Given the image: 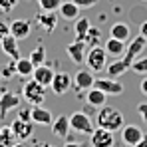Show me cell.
Here are the masks:
<instances>
[{"mask_svg": "<svg viewBox=\"0 0 147 147\" xmlns=\"http://www.w3.org/2000/svg\"><path fill=\"white\" fill-rule=\"evenodd\" d=\"M92 147H113L115 145V139H113V133L103 129V127H96L92 131Z\"/></svg>", "mask_w": 147, "mask_h": 147, "instance_id": "10", "label": "cell"}, {"mask_svg": "<svg viewBox=\"0 0 147 147\" xmlns=\"http://www.w3.org/2000/svg\"><path fill=\"white\" fill-rule=\"evenodd\" d=\"M36 22L42 26L46 32H54L56 26H58V16H56L54 12H46V10H42V12L36 14Z\"/></svg>", "mask_w": 147, "mask_h": 147, "instance_id": "18", "label": "cell"}, {"mask_svg": "<svg viewBox=\"0 0 147 147\" xmlns=\"http://www.w3.org/2000/svg\"><path fill=\"white\" fill-rule=\"evenodd\" d=\"M127 70H129V64H127L123 58H117L115 62H109L107 68H105L107 78H119V76H123Z\"/></svg>", "mask_w": 147, "mask_h": 147, "instance_id": "22", "label": "cell"}, {"mask_svg": "<svg viewBox=\"0 0 147 147\" xmlns=\"http://www.w3.org/2000/svg\"><path fill=\"white\" fill-rule=\"evenodd\" d=\"M139 34L147 40V20H145V22H141V26H139Z\"/></svg>", "mask_w": 147, "mask_h": 147, "instance_id": "37", "label": "cell"}, {"mask_svg": "<svg viewBox=\"0 0 147 147\" xmlns=\"http://www.w3.org/2000/svg\"><path fill=\"white\" fill-rule=\"evenodd\" d=\"M84 111H86L88 115H92V113H94V105H90V103H88V105L84 107Z\"/></svg>", "mask_w": 147, "mask_h": 147, "instance_id": "41", "label": "cell"}, {"mask_svg": "<svg viewBox=\"0 0 147 147\" xmlns=\"http://www.w3.org/2000/svg\"><path fill=\"white\" fill-rule=\"evenodd\" d=\"M0 80H2V76H0Z\"/></svg>", "mask_w": 147, "mask_h": 147, "instance_id": "43", "label": "cell"}, {"mask_svg": "<svg viewBox=\"0 0 147 147\" xmlns=\"http://www.w3.org/2000/svg\"><path fill=\"white\" fill-rule=\"evenodd\" d=\"M14 66H16V76H20V78H32L34 64L30 62V58H18V60H14Z\"/></svg>", "mask_w": 147, "mask_h": 147, "instance_id": "24", "label": "cell"}, {"mask_svg": "<svg viewBox=\"0 0 147 147\" xmlns=\"http://www.w3.org/2000/svg\"><path fill=\"white\" fill-rule=\"evenodd\" d=\"M139 90H141V94H143V96H147V78H143V80H141Z\"/></svg>", "mask_w": 147, "mask_h": 147, "instance_id": "38", "label": "cell"}, {"mask_svg": "<svg viewBox=\"0 0 147 147\" xmlns=\"http://www.w3.org/2000/svg\"><path fill=\"white\" fill-rule=\"evenodd\" d=\"M99 38H101V32H99L98 28H94V26H92V28L88 30V34H86L84 42H86V46H90V48H92V46H98V44H99Z\"/></svg>", "mask_w": 147, "mask_h": 147, "instance_id": "28", "label": "cell"}, {"mask_svg": "<svg viewBox=\"0 0 147 147\" xmlns=\"http://www.w3.org/2000/svg\"><path fill=\"white\" fill-rule=\"evenodd\" d=\"M96 121H98V127H103V129H107V131H111V133L121 131V127L125 125L123 113L117 107H111V105H101V107H99Z\"/></svg>", "mask_w": 147, "mask_h": 147, "instance_id": "1", "label": "cell"}, {"mask_svg": "<svg viewBox=\"0 0 147 147\" xmlns=\"http://www.w3.org/2000/svg\"><path fill=\"white\" fill-rule=\"evenodd\" d=\"M20 105V98L14 92H2L0 94V115H6L10 109H16Z\"/></svg>", "mask_w": 147, "mask_h": 147, "instance_id": "15", "label": "cell"}, {"mask_svg": "<svg viewBox=\"0 0 147 147\" xmlns=\"http://www.w3.org/2000/svg\"><path fill=\"white\" fill-rule=\"evenodd\" d=\"M54 117L48 107L44 105H32V123L34 125H52Z\"/></svg>", "mask_w": 147, "mask_h": 147, "instance_id": "16", "label": "cell"}, {"mask_svg": "<svg viewBox=\"0 0 147 147\" xmlns=\"http://www.w3.org/2000/svg\"><path fill=\"white\" fill-rule=\"evenodd\" d=\"M72 86H74V78L66 72H56L52 78V84H50V88L54 90L56 96H64Z\"/></svg>", "mask_w": 147, "mask_h": 147, "instance_id": "6", "label": "cell"}, {"mask_svg": "<svg viewBox=\"0 0 147 147\" xmlns=\"http://www.w3.org/2000/svg\"><path fill=\"white\" fill-rule=\"evenodd\" d=\"M70 129H74L76 133H84V135H92V131L96 129L92 117L86 111H76L70 115Z\"/></svg>", "mask_w": 147, "mask_h": 147, "instance_id": "4", "label": "cell"}, {"mask_svg": "<svg viewBox=\"0 0 147 147\" xmlns=\"http://www.w3.org/2000/svg\"><path fill=\"white\" fill-rule=\"evenodd\" d=\"M54 74H56V72L50 68L48 64H40V66H36V68H34V74H32V78H34V80L40 84V86H44V88H50Z\"/></svg>", "mask_w": 147, "mask_h": 147, "instance_id": "14", "label": "cell"}, {"mask_svg": "<svg viewBox=\"0 0 147 147\" xmlns=\"http://www.w3.org/2000/svg\"><path fill=\"white\" fill-rule=\"evenodd\" d=\"M16 4H18V0H0V10H2L4 14H8V12L14 10Z\"/></svg>", "mask_w": 147, "mask_h": 147, "instance_id": "31", "label": "cell"}, {"mask_svg": "<svg viewBox=\"0 0 147 147\" xmlns=\"http://www.w3.org/2000/svg\"><path fill=\"white\" fill-rule=\"evenodd\" d=\"M72 78H74V88L80 90V92H88L96 84V76H94V72L90 68L88 70H78Z\"/></svg>", "mask_w": 147, "mask_h": 147, "instance_id": "7", "label": "cell"}, {"mask_svg": "<svg viewBox=\"0 0 147 147\" xmlns=\"http://www.w3.org/2000/svg\"><path fill=\"white\" fill-rule=\"evenodd\" d=\"M0 76H4L6 80H8V78H12V76H16V66H14V62H12L8 68H4V72L0 74Z\"/></svg>", "mask_w": 147, "mask_h": 147, "instance_id": "34", "label": "cell"}, {"mask_svg": "<svg viewBox=\"0 0 147 147\" xmlns=\"http://www.w3.org/2000/svg\"><path fill=\"white\" fill-rule=\"evenodd\" d=\"M135 147H147V133H143V137H141V141L137 143Z\"/></svg>", "mask_w": 147, "mask_h": 147, "instance_id": "39", "label": "cell"}, {"mask_svg": "<svg viewBox=\"0 0 147 147\" xmlns=\"http://www.w3.org/2000/svg\"><path fill=\"white\" fill-rule=\"evenodd\" d=\"M0 48H2V52H4L12 62L20 58V46H18V40H16L12 34H8V36H4V38L0 40Z\"/></svg>", "mask_w": 147, "mask_h": 147, "instance_id": "12", "label": "cell"}, {"mask_svg": "<svg viewBox=\"0 0 147 147\" xmlns=\"http://www.w3.org/2000/svg\"><path fill=\"white\" fill-rule=\"evenodd\" d=\"M38 4H40V8L46 10V12H56V10L60 8L62 0H38Z\"/></svg>", "mask_w": 147, "mask_h": 147, "instance_id": "30", "label": "cell"}, {"mask_svg": "<svg viewBox=\"0 0 147 147\" xmlns=\"http://www.w3.org/2000/svg\"><path fill=\"white\" fill-rule=\"evenodd\" d=\"M80 8H92V6H96L98 4V0H74Z\"/></svg>", "mask_w": 147, "mask_h": 147, "instance_id": "35", "label": "cell"}, {"mask_svg": "<svg viewBox=\"0 0 147 147\" xmlns=\"http://www.w3.org/2000/svg\"><path fill=\"white\" fill-rule=\"evenodd\" d=\"M147 48V40L139 34V36H135L129 44H125V54H123V60L129 64V68H131V62L135 60V58H139V54Z\"/></svg>", "mask_w": 147, "mask_h": 147, "instance_id": "5", "label": "cell"}, {"mask_svg": "<svg viewBox=\"0 0 147 147\" xmlns=\"http://www.w3.org/2000/svg\"><path fill=\"white\" fill-rule=\"evenodd\" d=\"M64 147H86V145H84V143H74V141H68Z\"/></svg>", "mask_w": 147, "mask_h": 147, "instance_id": "40", "label": "cell"}, {"mask_svg": "<svg viewBox=\"0 0 147 147\" xmlns=\"http://www.w3.org/2000/svg\"><path fill=\"white\" fill-rule=\"evenodd\" d=\"M125 44H127V42H121V40L111 38V36H109V40L103 44V48H105V52H107V56L123 58V54H125Z\"/></svg>", "mask_w": 147, "mask_h": 147, "instance_id": "20", "label": "cell"}, {"mask_svg": "<svg viewBox=\"0 0 147 147\" xmlns=\"http://www.w3.org/2000/svg\"><path fill=\"white\" fill-rule=\"evenodd\" d=\"M80 6L74 2V0H68V2H62L60 8H58V14L64 18V20H76L80 16Z\"/></svg>", "mask_w": 147, "mask_h": 147, "instance_id": "19", "label": "cell"}, {"mask_svg": "<svg viewBox=\"0 0 147 147\" xmlns=\"http://www.w3.org/2000/svg\"><path fill=\"white\" fill-rule=\"evenodd\" d=\"M86 64L92 72H103L107 68V52L103 46H92L88 56H86Z\"/></svg>", "mask_w": 147, "mask_h": 147, "instance_id": "3", "label": "cell"}, {"mask_svg": "<svg viewBox=\"0 0 147 147\" xmlns=\"http://www.w3.org/2000/svg\"><path fill=\"white\" fill-rule=\"evenodd\" d=\"M137 113L141 115V119H143V123L147 125V101H143V103H137Z\"/></svg>", "mask_w": 147, "mask_h": 147, "instance_id": "32", "label": "cell"}, {"mask_svg": "<svg viewBox=\"0 0 147 147\" xmlns=\"http://www.w3.org/2000/svg\"><path fill=\"white\" fill-rule=\"evenodd\" d=\"M28 58H30V62L34 64V68L40 66V64H46V46H44V44H38L36 48L30 52Z\"/></svg>", "mask_w": 147, "mask_h": 147, "instance_id": "26", "label": "cell"}, {"mask_svg": "<svg viewBox=\"0 0 147 147\" xmlns=\"http://www.w3.org/2000/svg\"><path fill=\"white\" fill-rule=\"evenodd\" d=\"M143 137V131L139 125H123L121 127V141L125 147H135Z\"/></svg>", "mask_w": 147, "mask_h": 147, "instance_id": "9", "label": "cell"}, {"mask_svg": "<svg viewBox=\"0 0 147 147\" xmlns=\"http://www.w3.org/2000/svg\"><path fill=\"white\" fill-rule=\"evenodd\" d=\"M10 34L20 42V40H26L28 36H30V32H32V24H30V20H26V18H16V20H12L10 22Z\"/></svg>", "mask_w": 147, "mask_h": 147, "instance_id": "11", "label": "cell"}, {"mask_svg": "<svg viewBox=\"0 0 147 147\" xmlns=\"http://www.w3.org/2000/svg\"><path fill=\"white\" fill-rule=\"evenodd\" d=\"M12 131H14L16 137H20V139L24 141V139H28V137L32 135L34 123L32 121H24V119H16V121L12 123Z\"/></svg>", "mask_w": 147, "mask_h": 147, "instance_id": "21", "label": "cell"}, {"mask_svg": "<svg viewBox=\"0 0 147 147\" xmlns=\"http://www.w3.org/2000/svg\"><path fill=\"white\" fill-rule=\"evenodd\" d=\"M44 86H40L34 78L28 80L24 86H22V98L30 103V105H42L44 99H46V94H44Z\"/></svg>", "mask_w": 147, "mask_h": 147, "instance_id": "2", "label": "cell"}, {"mask_svg": "<svg viewBox=\"0 0 147 147\" xmlns=\"http://www.w3.org/2000/svg\"><path fill=\"white\" fill-rule=\"evenodd\" d=\"M66 54L70 56L74 64H82L86 58V42L84 40H74L66 46Z\"/></svg>", "mask_w": 147, "mask_h": 147, "instance_id": "13", "label": "cell"}, {"mask_svg": "<svg viewBox=\"0 0 147 147\" xmlns=\"http://www.w3.org/2000/svg\"><path fill=\"white\" fill-rule=\"evenodd\" d=\"M18 119L32 121V107H30V109H18Z\"/></svg>", "mask_w": 147, "mask_h": 147, "instance_id": "33", "label": "cell"}, {"mask_svg": "<svg viewBox=\"0 0 147 147\" xmlns=\"http://www.w3.org/2000/svg\"><path fill=\"white\" fill-rule=\"evenodd\" d=\"M109 36H111V38H117V40H121V42H129L131 30H129V26L125 24V22H115V24L109 28Z\"/></svg>", "mask_w": 147, "mask_h": 147, "instance_id": "23", "label": "cell"}, {"mask_svg": "<svg viewBox=\"0 0 147 147\" xmlns=\"http://www.w3.org/2000/svg\"><path fill=\"white\" fill-rule=\"evenodd\" d=\"M94 88L101 90V92L107 94V96H119V94H123V86L115 78H96Z\"/></svg>", "mask_w": 147, "mask_h": 147, "instance_id": "8", "label": "cell"}, {"mask_svg": "<svg viewBox=\"0 0 147 147\" xmlns=\"http://www.w3.org/2000/svg\"><path fill=\"white\" fill-rule=\"evenodd\" d=\"M8 34H10V26L6 24L4 20H0V40H2L4 36H8Z\"/></svg>", "mask_w": 147, "mask_h": 147, "instance_id": "36", "label": "cell"}, {"mask_svg": "<svg viewBox=\"0 0 147 147\" xmlns=\"http://www.w3.org/2000/svg\"><path fill=\"white\" fill-rule=\"evenodd\" d=\"M105 99H107V94H103L101 90H98V88L88 90V103H90V105L101 107V105H105Z\"/></svg>", "mask_w": 147, "mask_h": 147, "instance_id": "25", "label": "cell"}, {"mask_svg": "<svg viewBox=\"0 0 147 147\" xmlns=\"http://www.w3.org/2000/svg\"><path fill=\"white\" fill-rule=\"evenodd\" d=\"M52 133L56 135V137H68V133H70V117L68 115H58L54 121H52Z\"/></svg>", "mask_w": 147, "mask_h": 147, "instance_id": "17", "label": "cell"}, {"mask_svg": "<svg viewBox=\"0 0 147 147\" xmlns=\"http://www.w3.org/2000/svg\"><path fill=\"white\" fill-rule=\"evenodd\" d=\"M40 147H52V145H50V143H44V145H40Z\"/></svg>", "mask_w": 147, "mask_h": 147, "instance_id": "42", "label": "cell"}, {"mask_svg": "<svg viewBox=\"0 0 147 147\" xmlns=\"http://www.w3.org/2000/svg\"><path fill=\"white\" fill-rule=\"evenodd\" d=\"M90 28H92V22H90L88 18H76V26H74V30H76V40H84Z\"/></svg>", "mask_w": 147, "mask_h": 147, "instance_id": "27", "label": "cell"}, {"mask_svg": "<svg viewBox=\"0 0 147 147\" xmlns=\"http://www.w3.org/2000/svg\"><path fill=\"white\" fill-rule=\"evenodd\" d=\"M129 70H133L135 74H147V58H135Z\"/></svg>", "mask_w": 147, "mask_h": 147, "instance_id": "29", "label": "cell"}]
</instances>
